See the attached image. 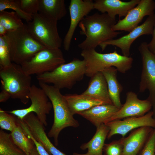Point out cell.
Instances as JSON below:
<instances>
[{"instance_id":"obj_1","label":"cell","mask_w":155,"mask_h":155,"mask_svg":"<svg viewBox=\"0 0 155 155\" xmlns=\"http://www.w3.org/2000/svg\"><path fill=\"white\" fill-rule=\"evenodd\" d=\"M116 20L106 13L96 12L87 15L80 22V34L84 35V40L78 45L82 50L95 49L101 43L117 37L121 32L113 30Z\"/></svg>"},{"instance_id":"obj_2","label":"cell","mask_w":155,"mask_h":155,"mask_svg":"<svg viewBox=\"0 0 155 155\" xmlns=\"http://www.w3.org/2000/svg\"><path fill=\"white\" fill-rule=\"evenodd\" d=\"M38 82L40 88L45 92L52 105L54 121L48 136L53 138L55 145L57 146L58 144L59 136L62 130L68 127H77L79 126V123L74 118L60 90L53 86Z\"/></svg>"},{"instance_id":"obj_3","label":"cell","mask_w":155,"mask_h":155,"mask_svg":"<svg viewBox=\"0 0 155 155\" xmlns=\"http://www.w3.org/2000/svg\"><path fill=\"white\" fill-rule=\"evenodd\" d=\"M86 67L85 61L74 58L70 62L63 64L53 71L37 75L38 82L52 84L60 90L71 89L86 75Z\"/></svg>"},{"instance_id":"obj_4","label":"cell","mask_w":155,"mask_h":155,"mask_svg":"<svg viewBox=\"0 0 155 155\" xmlns=\"http://www.w3.org/2000/svg\"><path fill=\"white\" fill-rule=\"evenodd\" d=\"M81 55L86 63L85 75L90 78L104 69L112 67H115L121 73H125L131 68L133 61L131 57L121 55L116 50L101 53L95 49L82 50Z\"/></svg>"},{"instance_id":"obj_5","label":"cell","mask_w":155,"mask_h":155,"mask_svg":"<svg viewBox=\"0 0 155 155\" xmlns=\"http://www.w3.org/2000/svg\"><path fill=\"white\" fill-rule=\"evenodd\" d=\"M0 78L2 89L8 92L11 98L19 99L24 104L28 103L32 78L20 65L12 62L7 66L0 67Z\"/></svg>"},{"instance_id":"obj_6","label":"cell","mask_w":155,"mask_h":155,"mask_svg":"<svg viewBox=\"0 0 155 155\" xmlns=\"http://www.w3.org/2000/svg\"><path fill=\"white\" fill-rule=\"evenodd\" d=\"M12 62L21 65L40 51L46 48L36 40L28 30L26 24L6 34Z\"/></svg>"},{"instance_id":"obj_7","label":"cell","mask_w":155,"mask_h":155,"mask_svg":"<svg viewBox=\"0 0 155 155\" xmlns=\"http://www.w3.org/2000/svg\"><path fill=\"white\" fill-rule=\"evenodd\" d=\"M32 17V20L26 24L32 36L46 48L60 49L62 40L58 32L57 21L39 13Z\"/></svg>"},{"instance_id":"obj_8","label":"cell","mask_w":155,"mask_h":155,"mask_svg":"<svg viewBox=\"0 0 155 155\" xmlns=\"http://www.w3.org/2000/svg\"><path fill=\"white\" fill-rule=\"evenodd\" d=\"M65 62L60 49L46 48L38 52L20 65L27 74L38 75L51 71Z\"/></svg>"},{"instance_id":"obj_9","label":"cell","mask_w":155,"mask_h":155,"mask_svg":"<svg viewBox=\"0 0 155 155\" xmlns=\"http://www.w3.org/2000/svg\"><path fill=\"white\" fill-rule=\"evenodd\" d=\"M148 44L147 42H143L138 48L142 62L139 92L148 90L149 95L147 99L152 104L153 117L155 118V54L150 51Z\"/></svg>"},{"instance_id":"obj_10","label":"cell","mask_w":155,"mask_h":155,"mask_svg":"<svg viewBox=\"0 0 155 155\" xmlns=\"http://www.w3.org/2000/svg\"><path fill=\"white\" fill-rule=\"evenodd\" d=\"M29 97L31 101L29 107L7 112L14 115L21 120L29 113H35L41 123L46 126V115L50 113L53 108L51 101L43 90L34 85L31 86Z\"/></svg>"},{"instance_id":"obj_11","label":"cell","mask_w":155,"mask_h":155,"mask_svg":"<svg viewBox=\"0 0 155 155\" xmlns=\"http://www.w3.org/2000/svg\"><path fill=\"white\" fill-rule=\"evenodd\" d=\"M155 23V13L148 16L144 22L129 33L119 38L105 41L99 45L102 51L108 45L115 46L121 50L123 55L129 57L131 46L140 36L144 35H152Z\"/></svg>"},{"instance_id":"obj_12","label":"cell","mask_w":155,"mask_h":155,"mask_svg":"<svg viewBox=\"0 0 155 155\" xmlns=\"http://www.w3.org/2000/svg\"><path fill=\"white\" fill-rule=\"evenodd\" d=\"M155 13V2L153 0H140L124 18L119 19L113 26L115 31H124L130 32L138 26L144 17Z\"/></svg>"},{"instance_id":"obj_13","label":"cell","mask_w":155,"mask_h":155,"mask_svg":"<svg viewBox=\"0 0 155 155\" xmlns=\"http://www.w3.org/2000/svg\"><path fill=\"white\" fill-rule=\"evenodd\" d=\"M104 124L109 129L107 139H110L116 134H119L124 137L129 132L142 127L148 126L155 128V118L153 117L152 111L143 116L113 121Z\"/></svg>"},{"instance_id":"obj_14","label":"cell","mask_w":155,"mask_h":155,"mask_svg":"<svg viewBox=\"0 0 155 155\" xmlns=\"http://www.w3.org/2000/svg\"><path fill=\"white\" fill-rule=\"evenodd\" d=\"M126 96L125 103L104 124L113 121L143 116L152 109V104L150 101L147 99L145 100L139 99L134 92H128Z\"/></svg>"},{"instance_id":"obj_15","label":"cell","mask_w":155,"mask_h":155,"mask_svg":"<svg viewBox=\"0 0 155 155\" xmlns=\"http://www.w3.org/2000/svg\"><path fill=\"white\" fill-rule=\"evenodd\" d=\"M70 18V26L63 41L64 48L68 51L75 30L81 21L93 9L92 0H71L69 7Z\"/></svg>"},{"instance_id":"obj_16","label":"cell","mask_w":155,"mask_h":155,"mask_svg":"<svg viewBox=\"0 0 155 155\" xmlns=\"http://www.w3.org/2000/svg\"><path fill=\"white\" fill-rule=\"evenodd\" d=\"M154 129L142 127L132 131L126 137L121 138L123 146L122 155H138Z\"/></svg>"},{"instance_id":"obj_17","label":"cell","mask_w":155,"mask_h":155,"mask_svg":"<svg viewBox=\"0 0 155 155\" xmlns=\"http://www.w3.org/2000/svg\"><path fill=\"white\" fill-rule=\"evenodd\" d=\"M140 0H131L124 1L120 0H96L94 1V9L102 13H106L113 19L116 16L125 17L128 12L135 7Z\"/></svg>"},{"instance_id":"obj_18","label":"cell","mask_w":155,"mask_h":155,"mask_svg":"<svg viewBox=\"0 0 155 155\" xmlns=\"http://www.w3.org/2000/svg\"><path fill=\"white\" fill-rule=\"evenodd\" d=\"M119 109L113 104H102L93 106L78 114L89 121L96 128L104 124Z\"/></svg>"},{"instance_id":"obj_19","label":"cell","mask_w":155,"mask_h":155,"mask_svg":"<svg viewBox=\"0 0 155 155\" xmlns=\"http://www.w3.org/2000/svg\"><path fill=\"white\" fill-rule=\"evenodd\" d=\"M82 94L100 100L105 104H113L106 79L102 72H98L91 77L87 88Z\"/></svg>"},{"instance_id":"obj_20","label":"cell","mask_w":155,"mask_h":155,"mask_svg":"<svg viewBox=\"0 0 155 155\" xmlns=\"http://www.w3.org/2000/svg\"><path fill=\"white\" fill-rule=\"evenodd\" d=\"M109 131L108 127L104 124L96 127V132L90 140L80 146L82 150L88 149L86 153L80 154L75 152L73 155H104L103 154V148Z\"/></svg>"},{"instance_id":"obj_21","label":"cell","mask_w":155,"mask_h":155,"mask_svg":"<svg viewBox=\"0 0 155 155\" xmlns=\"http://www.w3.org/2000/svg\"><path fill=\"white\" fill-rule=\"evenodd\" d=\"M64 96L73 115L95 106L105 104L100 100L82 94H67Z\"/></svg>"},{"instance_id":"obj_22","label":"cell","mask_w":155,"mask_h":155,"mask_svg":"<svg viewBox=\"0 0 155 155\" xmlns=\"http://www.w3.org/2000/svg\"><path fill=\"white\" fill-rule=\"evenodd\" d=\"M32 135L41 143L50 155H67L55 147L51 142L45 131L44 126L38 119L31 121L28 124Z\"/></svg>"},{"instance_id":"obj_23","label":"cell","mask_w":155,"mask_h":155,"mask_svg":"<svg viewBox=\"0 0 155 155\" xmlns=\"http://www.w3.org/2000/svg\"><path fill=\"white\" fill-rule=\"evenodd\" d=\"M117 71L115 67H112L104 69L101 72L106 79L109 95L113 104L120 109L123 105L120 95L123 88L117 79Z\"/></svg>"},{"instance_id":"obj_24","label":"cell","mask_w":155,"mask_h":155,"mask_svg":"<svg viewBox=\"0 0 155 155\" xmlns=\"http://www.w3.org/2000/svg\"><path fill=\"white\" fill-rule=\"evenodd\" d=\"M57 21L64 17L67 11L64 0H39L38 12Z\"/></svg>"},{"instance_id":"obj_25","label":"cell","mask_w":155,"mask_h":155,"mask_svg":"<svg viewBox=\"0 0 155 155\" xmlns=\"http://www.w3.org/2000/svg\"><path fill=\"white\" fill-rule=\"evenodd\" d=\"M10 134L14 144L27 155H30L35 146L32 140L28 137L19 122L18 126Z\"/></svg>"},{"instance_id":"obj_26","label":"cell","mask_w":155,"mask_h":155,"mask_svg":"<svg viewBox=\"0 0 155 155\" xmlns=\"http://www.w3.org/2000/svg\"><path fill=\"white\" fill-rule=\"evenodd\" d=\"M0 155H27L16 146L10 134L0 130Z\"/></svg>"},{"instance_id":"obj_27","label":"cell","mask_w":155,"mask_h":155,"mask_svg":"<svg viewBox=\"0 0 155 155\" xmlns=\"http://www.w3.org/2000/svg\"><path fill=\"white\" fill-rule=\"evenodd\" d=\"M0 23L8 32L16 30L24 25L15 12L5 10L0 11Z\"/></svg>"},{"instance_id":"obj_28","label":"cell","mask_w":155,"mask_h":155,"mask_svg":"<svg viewBox=\"0 0 155 155\" xmlns=\"http://www.w3.org/2000/svg\"><path fill=\"white\" fill-rule=\"evenodd\" d=\"M7 9L15 11L20 18L25 20L27 22L32 20L33 16L26 13L22 9L20 0H0V11Z\"/></svg>"},{"instance_id":"obj_29","label":"cell","mask_w":155,"mask_h":155,"mask_svg":"<svg viewBox=\"0 0 155 155\" xmlns=\"http://www.w3.org/2000/svg\"><path fill=\"white\" fill-rule=\"evenodd\" d=\"M16 116L0 109V127L2 129L12 132L18 124Z\"/></svg>"},{"instance_id":"obj_30","label":"cell","mask_w":155,"mask_h":155,"mask_svg":"<svg viewBox=\"0 0 155 155\" xmlns=\"http://www.w3.org/2000/svg\"><path fill=\"white\" fill-rule=\"evenodd\" d=\"M9 43L6 35L0 36V67L7 66L11 64Z\"/></svg>"},{"instance_id":"obj_31","label":"cell","mask_w":155,"mask_h":155,"mask_svg":"<svg viewBox=\"0 0 155 155\" xmlns=\"http://www.w3.org/2000/svg\"><path fill=\"white\" fill-rule=\"evenodd\" d=\"M123 146L121 138L105 144L103 152L104 155H122Z\"/></svg>"},{"instance_id":"obj_32","label":"cell","mask_w":155,"mask_h":155,"mask_svg":"<svg viewBox=\"0 0 155 155\" xmlns=\"http://www.w3.org/2000/svg\"><path fill=\"white\" fill-rule=\"evenodd\" d=\"M22 10L26 13L33 16L38 13L39 0H20Z\"/></svg>"},{"instance_id":"obj_33","label":"cell","mask_w":155,"mask_h":155,"mask_svg":"<svg viewBox=\"0 0 155 155\" xmlns=\"http://www.w3.org/2000/svg\"><path fill=\"white\" fill-rule=\"evenodd\" d=\"M138 155H155V128L151 132L145 144Z\"/></svg>"},{"instance_id":"obj_34","label":"cell","mask_w":155,"mask_h":155,"mask_svg":"<svg viewBox=\"0 0 155 155\" xmlns=\"http://www.w3.org/2000/svg\"><path fill=\"white\" fill-rule=\"evenodd\" d=\"M22 127L28 137L31 139L34 142L39 155H50L41 143L37 141L33 137L28 126L26 124H24Z\"/></svg>"},{"instance_id":"obj_35","label":"cell","mask_w":155,"mask_h":155,"mask_svg":"<svg viewBox=\"0 0 155 155\" xmlns=\"http://www.w3.org/2000/svg\"><path fill=\"white\" fill-rule=\"evenodd\" d=\"M152 35V39L150 42L148 43V46L150 51L155 54V23Z\"/></svg>"},{"instance_id":"obj_36","label":"cell","mask_w":155,"mask_h":155,"mask_svg":"<svg viewBox=\"0 0 155 155\" xmlns=\"http://www.w3.org/2000/svg\"><path fill=\"white\" fill-rule=\"evenodd\" d=\"M11 97L9 93L6 90L2 89L0 93V102H4Z\"/></svg>"},{"instance_id":"obj_37","label":"cell","mask_w":155,"mask_h":155,"mask_svg":"<svg viewBox=\"0 0 155 155\" xmlns=\"http://www.w3.org/2000/svg\"><path fill=\"white\" fill-rule=\"evenodd\" d=\"M7 32L4 26L0 23V36L6 35Z\"/></svg>"},{"instance_id":"obj_38","label":"cell","mask_w":155,"mask_h":155,"mask_svg":"<svg viewBox=\"0 0 155 155\" xmlns=\"http://www.w3.org/2000/svg\"><path fill=\"white\" fill-rule=\"evenodd\" d=\"M30 155H39L35 146L31 151Z\"/></svg>"}]
</instances>
